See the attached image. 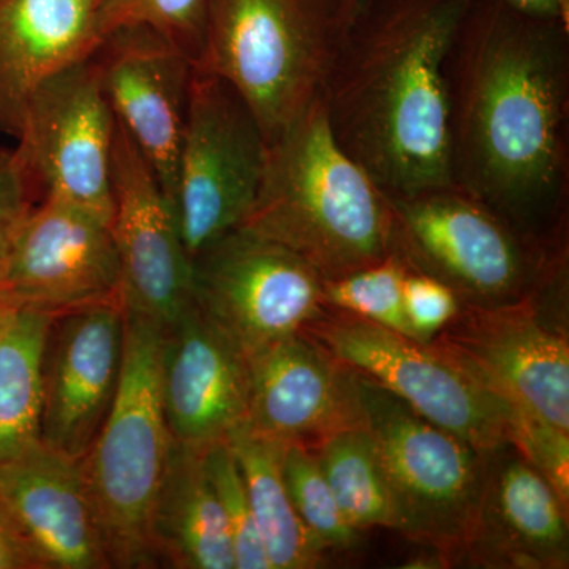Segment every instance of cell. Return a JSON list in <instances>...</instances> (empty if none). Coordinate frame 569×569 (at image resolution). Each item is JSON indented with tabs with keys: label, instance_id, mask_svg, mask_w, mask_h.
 Wrapping results in <instances>:
<instances>
[{
	"label": "cell",
	"instance_id": "cell-1",
	"mask_svg": "<svg viewBox=\"0 0 569 569\" xmlns=\"http://www.w3.org/2000/svg\"><path fill=\"white\" fill-rule=\"evenodd\" d=\"M445 78L452 183L526 234L568 239L569 21L471 0Z\"/></svg>",
	"mask_w": 569,
	"mask_h": 569
},
{
	"label": "cell",
	"instance_id": "cell-2",
	"mask_svg": "<svg viewBox=\"0 0 569 569\" xmlns=\"http://www.w3.org/2000/svg\"><path fill=\"white\" fill-rule=\"evenodd\" d=\"M470 2L359 0L329 63V129L387 194L455 186L445 63Z\"/></svg>",
	"mask_w": 569,
	"mask_h": 569
},
{
	"label": "cell",
	"instance_id": "cell-3",
	"mask_svg": "<svg viewBox=\"0 0 569 569\" xmlns=\"http://www.w3.org/2000/svg\"><path fill=\"white\" fill-rule=\"evenodd\" d=\"M239 228L287 247L326 279L391 254L387 193L337 144L320 96L271 146Z\"/></svg>",
	"mask_w": 569,
	"mask_h": 569
},
{
	"label": "cell",
	"instance_id": "cell-4",
	"mask_svg": "<svg viewBox=\"0 0 569 569\" xmlns=\"http://www.w3.org/2000/svg\"><path fill=\"white\" fill-rule=\"evenodd\" d=\"M359 0H211L194 69L250 104L271 146L321 92Z\"/></svg>",
	"mask_w": 569,
	"mask_h": 569
},
{
	"label": "cell",
	"instance_id": "cell-5",
	"mask_svg": "<svg viewBox=\"0 0 569 569\" xmlns=\"http://www.w3.org/2000/svg\"><path fill=\"white\" fill-rule=\"evenodd\" d=\"M123 310L118 392L80 466L110 567L156 568L152 509L171 447L160 392L163 328Z\"/></svg>",
	"mask_w": 569,
	"mask_h": 569
},
{
	"label": "cell",
	"instance_id": "cell-6",
	"mask_svg": "<svg viewBox=\"0 0 569 569\" xmlns=\"http://www.w3.org/2000/svg\"><path fill=\"white\" fill-rule=\"evenodd\" d=\"M387 198L391 253L410 271L448 284L462 306L519 301L568 252V239L545 242L526 234L456 186Z\"/></svg>",
	"mask_w": 569,
	"mask_h": 569
},
{
	"label": "cell",
	"instance_id": "cell-7",
	"mask_svg": "<svg viewBox=\"0 0 569 569\" xmlns=\"http://www.w3.org/2000/svg\"><path fill=\"white\" fill-rule=\"evenodd\" d=\"M362 422L376 445L397 512V531L460 563L477 523L489 456L433 425L358 373Z\"/></svg>",
	"mask_w": 569,
	"mask_h": 569
},
{
	"label": "cell",
	"instance_id": "cell-8",
	"mask_svg": "<svg viewBox=\"0 0 569 569\" xmlns=\"http://www.w3.org/2000/svg\"><path fill=\"white\" fill-rule=\"evenodd\" d=\"M567 320L568 252L519 301L462 306L430 343L511 406L569 432Z\"/></svg>",
	"mask_w": 569,
	"mask_h": 569
},
{
	"label": "cell",
	"instance_id": "cell-9",
	"mask_svg": "<svg viewBox=\"0 0 569 569\" xmlns=\"http://www.w3.org/2000/svg\"><path fill=\"white\" fill-rule=\"evenodd\" d=\"M306 332L356 373L481 455H493L512 443L519 408L432 343L329 307Z\"/></svg>",
	"mask_w": 569,
	"mask_h": 569
},
{
	"label": "cell",
	"instance_id": "cell-10",
	"mask_svg": "<svg viewBox=\"0 0 569 569\" xmlns=\"http://www.w3.org/2000/svg\"><path fill=\"white\" fill-rule=\"evenodd\" d=\"M268 157V140L244 97L222 77L194 69L171 200L190 260L246 222Z\"/></svg>",
	"mask_w": 569,
	"mask_h": 569
},
{
	"label": "cell",
	"instance_id": "cell-11",
	"mask_svg": "<svg viewBox=\"0 0 569 569\" xmlns=\"http://www.w3.org/2000/svg\"><path fill=\"white\" fill-rule=\"evenodd\" d=\"M198 309L247 356L306 332L326 312L323 277L271 239L236 228L192 257Z\"/></svg>",
	"mask_w": 569,
	"mask_h": 569
},
{
	"label": "cell",
	"instance_id": "cell-12",
	"mask_svg": "<svg viewBox=\"0 0 569 569\" xmlns=\"http://www.w3.org/2000/svg\"><path fill=\"white\" fill-rule=\"evenodd\" d=\"M114 133V112L89 56L33 92L17 152L41 198L66 201L111 224Z\"/></svg>",
	"mask_w": 569,
	"mask_h": 569
},
{
	"label": "cell",
	"instance_id": "cell-13",
	"mask_svg": "<svg viewBox=\"0 0 569 569\" xmlns=\"http://www.w3.org/2000/svg\"><path fill=\"white\" fill-rule=\"evenodd\" d=\"M111 179V231L121 264L123 307L168 328L193 302L192 260L173 206L118 121Z\"/></svg>",
	"mask_w": 569,
	"mask_h": 569
},
{
	"label": "cell",
	"instance_id": "cell-14",
	"mask_svg": "<svg viewBox=\"0 0 569 569\" xmlns=\"http://www.w3.org/2000/svg\"><path fill=\"white\" fill-rule=\"evenodd\" d=\"M104 97L146 162L173 200L194 63L144 24L104 33L92 52Z\"/></svg>",
	"mask_w": 569,
	"mask_h": 569
},
{
	"label": "cell",
	"instance_id": "cell-15",
	"mask_svg": "<svg viewBox=\"0 0 569 569\" xmlns=\"http://www.w3.org/2000/svg\"><path fill=\"white\" fill-rule=\"evenodd\" d=\"M122 298L56 313L43 355L41 440L81 460L110 413L123 358Z\"/></svg>",
	"mask_w": 569,
	"mask_h": 569
},
{
	"label": "cell",
	"instance_id": "cell-16",
	"mask_svg": "<svg viewBox=\"0 0 569 569\" xmlns=\"http://www.w3.org/2000/svg\"><path fill=\"white\" fill-rule=\"evenodd\" d=\"M121 284L111 224L66 201L41 198L14 241L0 295L61 313L122 298Z\"/></svg>",
	"mask_w": 569,
	"mask_h": 569
},
{
	"label": "cell",
	"instance_id": "cell-17",
	"mask_svg": "<svg viewBox=\"0 0 569 569\" xmlns=\"http://www.w3.org/2000/svg\"><path fill=\"white\" fill-rule=\"evenodd\" d=\"M247 366L246 432L313 447L339 430L365 426L358 373L307 332L247 356Z\"/></svg>",
	"mask_w": 569,
	"mask_h": 569
},
{
	"label": "cell",
	"instance_id": "cell-18",
	"mask_svg": "<svg viewBox=\"0 0 569 569\" xmlns=\"http://www.w3.org/2000/svg\"><path fill=\"white\" fill-rule=\"evenodd\" d=\"M160 392L168 430L178 443L208 448L244 427L246 355L194 302L163 329Z\"/></svg>",
	"mask_w": 569,
	"mask_h": 569
},
{
	"label": "cell",
	"instance_id": "cell-19",
	"mask_svg": "<svg viewBox=\"0 0 569 569\" xmlns=\"http://www.w3.org/2000/svg\"><path fill=\"white\" fill-rule=\"evenodd\" d=\"M460 561L482 568H568V505L512 445L489 456L477 523Z\"/></svg>",
	"mask_w": 569,
	"mask_h": 569
},
{
	"label": "cell",
	"instance_id": "cell-20",
	"mask_svg": "<svg viewBox=\"0 0 569 569\" xmlns=\"http://www.w3.org/2000/svg\"><path fill=\"white\" fill-rule=\"evenodd\" d=\"M0 503L50 569L111 568L80 460L43 440L0 460Z\"/></svg>",
	"mask_w": 569,
	"mask_h": 569
},
{
	"label": "cell",
	"instance_id": "cell-21",
	"mask_svg": "<svg viewBox=\"0 0 569 569\" xmlns=\"http://www.w3.org/2000/svg\"><path fill=\"white\" fill-rule=\"evenodd\" d=\"M100 41L99 0H0V133L18 138L33 92Z\"/></svg>",
	"mask_w": 569,
	"mask_h": 569
},
{
	"label": "cell",
	"instance_id": "cell-22",
	"mask_svg": "<svg viewBox=\"0 0 569 569\" xmlns=\"http://www.w3.org/2000/svg\"><path fill=\"white\" fill-rule=\"evenodd\" d=\"M151 546L157 567L234 569L230 531L206 471L204 448L171 438L152 509Z\"/></svg>",
	"mask_w": 569,
	"mask_h": 569
},
{
	"label": "cell",
	"instance_id": "cell-23",
	"mask_svg": "<svg viewBox=\"0 0 569 569\" xmlns=\"http://www.w3.org/2000/svg\"><path fill=\"white\" fill-rule=\"evenodd\" d=\"M241 468L254 523L271 569H312L325 549L306 529L284 485L283 443L238 430L228 438Z\"/></svg>",
	"mask_w": 569,
	"mask_h": 569
},
{
	"label": "cell",
	"instance_id": "cell-24",
	"mask_svg": "<svg viewBox=\"0 0 569 569\" xmlns=\"http://www.w3.org/2000/svg\"><path fill=\"white\" fill-rule=\"evenodd\" d=\"M54 317L50 310L21 305L0 339V460L41 440V372Z\"/></svg>",
	"mask_w": 569,
	"mask_h": 569
},
{
	"label": "cell",
	"instance_id": "cell-25",
	"mask_svg": "<svg viewBox=\"0 0 569 569\" xmlns=\"http://www.w3.org/2000/svg\"><path fill=\"white\" fill-rule=\"evenodd\" d=\"M337 505L358 531H397V512L376 445L365 426L348 427L310 447Z\"/></svg>",
	"mask_w": 569,
	"mask_h": 569
},
{
	"label": "cell",
	"instance_id": "cell-26",
	"mask_svg": "<svg viewBox=\"0 0 569 569\" xmlns=\"http://www.w3.org/2000/svg\"><path fill=\"white\" fill-rule=\"evenodd\" d=\"M282 468L291 503L325 552L356 548L361 531L350 526L337 505L313 449L305 443L284 445Z\"/></svg>",
	"mask_w": 569,
	"mask_h": 569
},
{
	"label": "cell",
	"instance_id": "cell-27",
	"mask_svg": "<svg viewBox=\"0 0 569 569\" xmlns=\"http://www.w3.org/2000/svg\"><path fill=\"white\" fill-rule=\"evenodd\" d=\"M407 272L397 254H388L377 263L323 280L325 305L417 340L403 309Z\"/></svg>",
	"mask_w": 569,
	"mask_h": 569
},
{
	"label": "cell",
	"instance_id": "cell-28",
	"mask_svg": "<svg viewBox=\"0 0 569 569\" xmlns=\"http://www.w3.org/2000/svg\"><path fill=\"white\" fill-rule=\"evenodd\" d=\"M211 0H99L102 33L119 26L144 24L173 41L194 66L203 51L206 21Z\"/></svg>",
	"mask_w": 569,
	"mask_h": 569
},
{
	"label": "cell",
	"instance_id": "cell-29",
	"mask_svg": "<svg viewBox=\"0 0 569 569\" xmlns=\"http://www.w3.org/2000/svg\"><path fill=\"white\" fill-rule=\"evenodd\" d=\"M204 467L230 531L234 569H271L254 523L241 468L228 441L204 448Z\"/></svg>",
	"mask_w": 569,
	"mask_h": 569
},
{
	"label": "cell",
	"instance_id": "cell-30",
	"mask_svg": "<svg viewBox=\"0 0 569 569\" xmlns=\"http://www.w3.org/2000/svg\"><path fill=\"white\" fill-rule=\"evenodd\" d=\"M512 447L541 471L561 500L569 501V432L519 408Z\"/></svg>",
	"mask_w": 569,
	"mask_h": 569
},
{
	"label": "cell",
	"instance_id": "cell-31",
	"mask_svg": "<svg viewBox=\"0 0 569 569\" xmlns=\"http://www.w3.org/2000/svg\"><path fill=\"white\" fill-rule=\"evenodd\" d=\"M403 309L418 342L430 343L462 309L458 295L436 277L408 269L403 282Z\"/></svg>",
	"mask_w": 569,
	"mask_h": 569
},
{
	"label": "cell",
	"instance_id": "cell-32",
	"mask_svg": "<svg viewBox=\"0 0 569 569\" xmlns=\"http://www.w3.org/2000/svg\"><path fill=\"white\" fill-rule=\"evenodd\" d=\"M39 201L17 149L0 148V282L22 224Z\"/></svg>",
	"mask_w": 569,
	"mask_h": 569
},
{
	"label": "cell",
	"instance_id": "cell-33",
	"mask_svg": "<svg viewBox=\"0 0 569 569\" xmlns=\"http://www.w3.org/2000/svg\"><path fill=\"white\" fill-rule=\"evenodd\" d=\"M0 569H50L39 548L0 503Z\"/></svg>",
	"mask_w": 569,
	"mask_h": 569
},
{
	"label": "cell",
	"instance_id": "cell-34",
	"mask_svg": "<svg viewBox=\"0 0 569 569\" xmlns=\"http://www.w3.org/2000/svg\"><path fill=\"white\" fill-rule=\"evenodd\" d=\"M522 9L553 14L569 21V0H509Z\"/></svg>",
	"mask_w": 569,
	"mask_h": 569
},
{
	"label": "cell",
	"instance_id": "cell-35",
	"mask_svg": "<svg viewBox=\"0 0 569 569\" xmlns=\"http://www.w3.org/2000/svg\"><path fill=\"white\" fill-rule=\"evenodd\" d=\"M20 302L13 301L9 296L0 295V339L6 335L7 329L10 328L11 321L14 320Z\"/></svg>",
	"mask_w": 569,
	"mask_h": 569
}]
</instances>
